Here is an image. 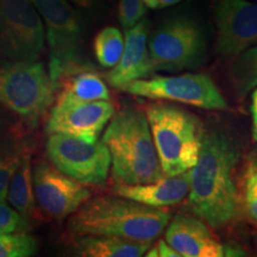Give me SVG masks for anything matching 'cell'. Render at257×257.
<instances>
[{"instance_id":"6da1fadb","label":"cell","mask_w":257,"mask_h":257,"mask_svg":"<svg viewBox=\"0 0 257 257\" xmlns=\"http://www.w3.org/2000/svg\"><path fill=\"white\" fill-rule=\"evenodd\" d=\"M242 148L230 130L208 127L202 134L197 165L188 170V206L213 229L227 226L239 216L240 200L234 170Z\"/></svg>"},{"instance_id":"7a4b0ae2","label":"cell","mask_w":257,"mask_h":257,"mask_svg":"<svg viewBox=\"0 0 257 257\" xmlns=\"http://www.w3.org/2000/svg\"><path fill=\"white\" fill-rule=\"evenodd\" d=\"M170 212L123 197H98L81 205L69 219L72 232L81 236H115L152 243L165 231Z\"/></svg>"},{"instance_id":"3957f363","label":"cell","mask_w":257,"mask_h":257,"mask_svg":"<svg viewBox=\"0 0 257 257\" xmlns=\"http://www.w3.org/2000/svg\"><path fill=\"white\" fill-rule=\"evenodd\" d=\"M117 184L138 185L165 176L144 112L125 107L112 115L102 136Z\"/></svg>"},{"instance_id":"277c9868","label":"cell","mask_w":257,"mask_h":257,"mask_svg":"<svg viewBox=\"0 0 257 257\" xmlns=\"http://www.w3.org/2000/svg\"><path fill=\"white\" fill-rule=\"evenodd\" d=\"M146 115L163 174H182L197 165L204 128L194 114L179 106L152 104Z\"/></svg>"},{"instance_id":"5b68a950","label":"cell","mask_w":257,"mask_h":257,"mask_svg":"<svg viewBox=\"0 0 257 257\" xmlns=\"http://www.w3.org/2000/svg\"><path fill=\"white\" fill-rule=\"evenodd\" d=\"M56 85L38 61L0 64V104L35 126L55 96Z\"/></svg>"},{"instance_id":"8992f818","label":"cell","mask_w":257,"mask_h":257,"mask_svg":"<svg viewBox=\"0 0 257 257\" xmlns=\"http://www.w3.org/2000/svg\"><path fill=\"white\" fill-rule=\"evenodd\" d=\"M47 28L49 75L56 87L64 78L88 68L81 57V22L67 0H31Z\"/></svg>"},{"instance_id":"52a82bcc","label":"cell","mask_w":257,"mask_h":257,"mask_svg":"<svg viewBox=\"0 0 257 257\" xmlns=\"http://www.w3.org/2000/svg\"><path fill=\"white\" fill-rule=\"evenodd\" d=\"M148 49L154 72L195 69L207 59L204 31L189 17H175L161 24L148 40Z\"/></svg>"},{"instance_id":"ba28073f","label":"cell","mask_w":257,"mask_h":257,"mask_svg":"<svg viewBox=\"0 0 257 257\" xmlns=\"http://www.w3.org/2000/svg\"><path fill=\"white\" fill-rule=\"evenodd\" d=\"M120 91L154 100H172L205 110H227L226 100L210 76L186 73L176 76L155 75L124 85Z\"/></svg>"},{"instance_id":"9c48e42d","label":"cell","mask_w":257,"mask_h":257,"mask_svg":"<svg viewBox=\"0 0 257 257\" xmlns=\"http://www.w3.org/2000/svg\"><path fill=\"white\" fill-rule=\"evenodd\" d=\"M46 32L31 0H0V57L36 61L44 49Z\"/></svg>"},{"instance_id":"30bf717a","label":"cell","mask_w":257,"mask_h":257,"mask_svg":"<svg viewBox=\"0 0 257 257\" xmlns=\"http://www.w3.org/2000/svg\"><path fill=\"white\" fill-rule=\"evenodd\" d=\"M47 154L57 169L83 185L104 186L111 156L104 142L88 143L64 134H49Z\"/></svg>"},{"instance_id":"8fae6325","label":"cell","mask_w":257,"mask_h":257,"mask_svg":"<svg viewBox=\"0 0 257 257\" xmlns=\"http://www.w3.org/2000/svg\"><path fill=\"white\" fill-rule=\"evenodd\" d=\"M216 53L232 61L257 44V4L249 0H214Z\"/></svg>"},{"instance_id":"7c38bea8","label":"cell","mask_w":257,"mask_h":257,"mask_svg":"<svg viewBox=\"0 0 257 257\" xmlns=\"http://www.w3.org/2000/svg\"><path fill=\"white\" fill-rule=\"evenodd\" d=\"M32 187L38 206L55 219L72 216L92 194L85 185L48 162H40L35 167Z\"/></svg>"},{"instance_id":"4fadbf2b","label":"cell","mask_w":257,"mask_h":257,"mask_svg":"<svg viewBox=\"0 0 257 257\" xmlns=\"http://www.w3.org/2000/svg\"><path fill=\"white\" fill-rule=\"evenodd\" d=\"M113 114L114 106L110 99L76 101L59 96L50 111L47 131L48 134H64L95 143Z\"/></svg>"},{"instance_id":"5bb4252c","label":"cell","mask_w":257,"mask_h":257,"mask_svg":"<svg viewBox=\"0 0 257 257\" xmlns=\"http://www.w3.org/2000/svg\"><path fill=\"white\" fill-rule=\"evenodd\" d=\"M149 21L142 18L130 29H126L124 50L119 62L106 74L112 87L120 89L126 83L148 78L154 72L149 49Z\"/></svg>"},{"instance_id":"9a60e30c","label":"cell","mask_w":257,"mask_h":257,"mask_svg":"<svg viewBox=\"0 0 257 257\" xmlns=\"http://www.w3.org/2000/svg\"><path fill=\"white\" fill-rule=\"evenodd\" d=\"M167 226L166 242L181 257L223 256V244L198 218L178 214Z\"/></svg>"},{"instance_id":"2e32d148","label":"cell","mask_w":257,"mask_h":257,"mask_svg":"<svg viewBox=\"0 0 257 257\" xmlns=\"http://www.w3.org/2000/svg\"><path fill=\"white\" fill-rule=\"evenodd\" d=\"M117 195L131 199L153 207H167L179 204L188 195V172L178 175H165L148 184H117L113 189Z\"/></svg>"},{"instance_id":"e0dca14e","label":"cell","mask_w":257,"mask_h":257,"mask_svg":"<svg viewBox=\"0 0 257 257\" xmlns=\"http://www.w3.org/2000/svg\"><path fill=\"white\" fill-rule=\"evenodd\" d=\"M152 243L115 236H87L75 242V253L83 257H141Z\"/></svg>"},{"instance_id":"ac0fdd59","label":"cell","mask_w":257,"mask_h":257,"mask_svg":"<svg viewBox=\"0 0 257 257\" xmlns=\"http://www.w3.org/2000/svg\"><path fill=\"white\" fill-rule=\"evenodd\" d=\"M10 205L19 212L24 218H31L36 208V199L32 187V174L30 166V155L24 153L21 162L15 170L10 181L8 195Z\"/></svg>"},{"instance_id":"d6986e66","label":"cell","mask_w":257,"mask_h":257,"mask_svg":"<svg viewBox=\"0 0 257 257\" xmlns=\"http://www.w3.org/2000/svg\"><path fill=\"white\" fill-rule=\"evenodd\" d=\"M85 68L70 75L72 78L64 85L59 96L76 101L108 100L110 92L107 86L95 72Z\"/></svg>"},{"instance_id":"ffe728a7","label":"cell","mask_w":257,"mask_h":257,"mask_svg":"<svg viewBox=\"0 0 257 257\" xmlns=\"http://www.w3.org/2000/svg\"><path fill=\"white\" fill-rule=\"evenodd\" d=\"M229 80L233 94L238 101L257 87V44L240 53L231 61Z\"/></svg>"},{"instance_id":"44dd1931","label":"cell","mask_w":257,"mask_h":257,"mask_svg":"<svg viewBox=\"0 0 257 257\" xmlns=\"http://www.w3.org/2000/svg\"><path fill=\"white\" fill-rule=\"evenodd\" d=\"M94 54L96 60L104 68H112L119 62L124 50V38L119 29L104 28L94 38Z\"/></svg>"},{"instance_id":"7402d4cb","label":"cell","mask_w":257,"mask_h":257,"mask_svg":"<svg viewBox=\"0 0 257 257\" xmlns=\"http://www.w3.org/2000/svg\"><path fill=\"white\" fill-rule=\"evenodd\" d=\"M37 252V240L25 232L0 233V257H29Z\"/></svg>"},{"instance_id":"603a6c76","label":"cell","mask_w":257,"mask_h":257,"mask_svg":"<svg viewBox=\"0 0 257 257\" xmlns=\"http://www.w3.org/2000/svg\"><path fill=\"white\" fill-rule=\"evenodd\" d=\"M23 152L16 147L0 148V202L6 200L10 181L21 162Z\"/></svg>"},{"instance_id":"cb8c5ba5","label":"cell","mask_w":257,"mask_h":257,"mask_svg":"<svg viewBox=\"0 0 257 257\" xmlns=\"http://www.w3.org/2000/svg\"><path fill=\"white\" fill-rule=\"evenodd\" d=\"M244 211L253 224L257 225V170L246 165L243 178Z\"/></svg>"},{"instance_id":"d4e9b609","label":"cell","mask_w":257,"mask_h":257,"mask_svg":"<svg viewBox=\"0 0 257 257\" xmlns=\"http://www.w3.org/2000/svg\"><path fill=\"white\" fill-rule=\"evenodd\" d=\"M29 229V221L12 206L4 201L0 202V233L25 232Z\"/></svg>"},{"instance_id":"484cf974","label":"cell","mask_w":257,"mask_h":257,"mask_svg":"<svg viewBox=\"0 0 257 257\" xmlns=\"http://www.w3.org/2000/svg\"><path fill=\"white\" fill-rule=\"evenodd\" d=\"M147 6L143 0H120L118 9V18L125 30L134 27L144 17Z\"/></svg>"},{"instance_id":"4316f807","label":"cell","mask_w":257,"mask_h":257,"mask_svg":"<svg viewBox=\"0 0 257 257\" xmlns=\"http://www.w3.org/2000/svg\"><path fill=\"white\" fill-rule=\"evenodd\" d=\"M155 246L157 249V252H159V257H181L166 240H160Z\"/></svg>"},{"instance_id":"83f0119b","label":"cell","mask_w":257,"mask_h":257,"mask_svg":"<svg viewBox=\"0 0 257 257\" xmlns=\"http://www.w3.org/2000/svg\"><path fill=\"white\" fill-rule=\"evenodd\" d=\"M251 114H252V140L257 143V88L251 95Z\"/></svg>"},{"instance_id":"f1b7e54d","label":"cell","mask_w":257,"mask_h":257,"mask_svg":"<svg viewBox=\"0 0 257 257\" xmlns=\"http://www.w3.org/2000/svg\"><path fill=\"white\" fill-rule=\"evenodd\" d=\"M223 256H246L242 246L236 243H227L223 245Z\"/></svg>"},{"instance_id":"f546056e","label":"cell","mask_w":257,"mask_h":257,"mask_svg":"<svg viewBox=\"0 0 257 257\" xmlns=\"http://www.w3.org/2000/svg\"><path fill=\"white\" fill-rule=\"evenodd\" d=\"M246 165L252 167L253 169L257 170V148L255 150H252V153L250 154L249 159H248V163Z\"/></svg>"},{"instance_id":"4dcf8cb0","label":"cell","mask_w":257,"mask_h":257,"mask_svg":"<svg viewBox=\"0 0 257 257\" xmlns=\"http://www.w3.org/2000/svg\"><path fill=\"white\" fill-rule=\"evenodd\" d=\"M181 0H159V9L163 8H169V6L178 4Z\"/></svg>"},{"instance_id":"1f68e13d","label":"cell","mask_w":257,"mask_h":257,"mask_svg":"<svg viewBox=\"0 0 257 257\" xmlns=\"http://www.w3.org/2000/svg\"><path fill=\"white\" fill-rule=\"evenodd\" d=\"M144 5L149 9H159V0H143Z\"/></svg>"},{"instance_id":"d6a6232c","label":"cell","mask_w":257,"mask_h":257,"mask_svg":"<svg viewBox=\"0 0 257 257\" xmlns=\"http://www.w3.org/2000/svg\"><path fill=\"white\" fill-rule=\"evenodd\" d=\"M73 2L75 4L82 6V8H88V6H91L94 3V0H73Z\"/></svg>"},{"instance_id":"836d02e7","label":"cell","mask_w":257,"mask_h":257,"mask_svg":"<svg viewBox=\"0 0 257 257\" xmlns=\"http://www.w3.org/2000/svg\"><path fill=\"white\" fill-rule=\"evenodd\" d=\"M256 245H257V240H256Z\"/></svg>"},{"instance_id":"e575fe53","label":"cell","mask_w":257,"mask_h":257,"mask_svg":"<svg viewBox=\"0 0 257 257\" xmlns=\"http://www.w3.org/2000/svg\"><path fill=\"white\" fill-rule=\"evenodd\" d=\"M256 2H257V0H256Z\"/></svg>"}]
</instances>
